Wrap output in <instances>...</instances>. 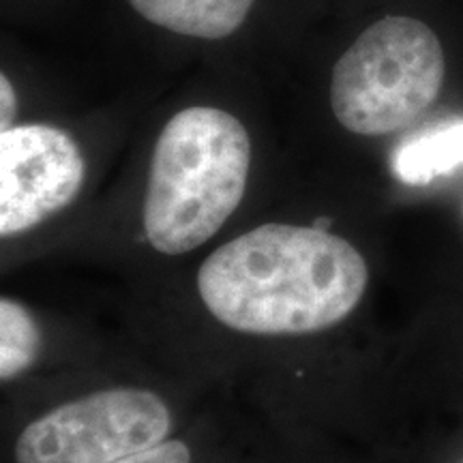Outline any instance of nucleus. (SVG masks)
<instances>
[{"label":"nucleus","instance_id":"1a4fd4ad","mask_svg":"<svg viewBox=\"0 0 463 463\" xmlns=\"http://www.w3.org/2000/svg\"><path fill=\"white\" fill-rule=\"evenodd\" d=\"M114 463H191V449L181 439H165L157 447Z\"/></svg>","mask_w":463,"mask_h":463},{"label":"nucleus","instance_id":"9d476101","mask_svg":"<svg viewBox=\"0 0 463 463\" xmlns=\"http://www.w3.org/2000/svg\"><path fill=\"white\" fill-rule=\"evenodd\" d=\"M0 109H3V116H0V125H3V131H7L14 127L15 112H17V101H15V90L11 86L7 75L0 78Z\"/></svg>","mask_w":463,"mask_h":463},{"label":"nucleus","instance_id":"7ed1b4c3","mask_svg":"<svg viewBox=\"0 0 463 463\" xmlns=\"http://www.w3.org/2000/svg\"><path fill=\"white\" fill-rule=\"evenodd\" d=\"M444 52L430 26L386 15L364 31L333 69L331 106L358 136H386L412 125L436 103Z\"/></svg>","mask_w":463,"mask_h":463},{"label":"nucleus","instance_id":"423d86ee","mask_svg":"<svg viewBox=\"0 0 463 463\" xmlns=\"http://www.w3.org/2000/svg\"><path fill=\"white\" fill-rule=\"evenodd\" d=\"M148 22L200 39H223L239 28L253 0H129Z\"/></svg>","mask_w":463,"mask_h":463},{"label":"nucleus","instance_id":"20e7f679","mask_svg":"<svg viewBox=\"0 0 463 463\" xmlns=\"http://www.w3.org/2000/svg\"><path fill=\"white\" fill-rule=\"evenodd\" d=\"M172 414L142 389H108L58 405L24 427L15 463H114L165 442Z\"/></svg>","mask_w":463,"mask_h":463},{"label":"nucleus","instance_id":"f257e3e1","mask_svg":"<svg viewBox=\"0 0 463 463\" xmlns=\"http://www.w3.org/2000/svg\"><path fill=\"white\" fill-rule=\"evenodd\" d=\"M369 269L337 234L266 223L204 260L198 292L213 317L247 335H311L345 320L364 297Z\"/></svg>","mask_w":463,"mask_h":463},{"label":"nucleus","instance_id":"6e6552de","mask_svg":"<svg viewBox=\"0 0 463 463\" xmlns=\"http://www.w3.org/2000/svg\"><path fill=\"white\" fill-rule=\"evenodd\" d=\"M42 352V328L14 298L0 300V380L9 382L33 367Z\"/></svg>","mask_w":463,"mask_h":463},{"label":"nucleus","instance_id":"0eeeda50","mask_svg":"<svg viewBox=\"0 0 463 463\" xmlns=\"http://www.w3.org/2000/svg\"><path fill=\"white\" fill-rule=\"evenodd\" d=\"M461 165L463 120H450L410 137L392 157V170L408 184H427Z\"/></svg>","mask_w":463,"mask_h":463},{"label":"nucleus","instance_id":"f03ea898","mask_svg":"<svg viewBox=\"0 0 463 463\" xmlns=\"http://www.w3.org/2000/svg\"><path fill=\"white\" fill-rule=\"evenodd\" d=\"M251 165L249 133L217 108L167 120L150 161L142 223L150 245L181 256L204 245L239 208Z\"/></svg>","mask_w":463,"mask_h":463},{"label":"nucleus","instance_id":"39448f33","mask_svg":"<svg viewBox=\"0 0 463 463\" xmlns=\"http://www.w3.org/2000/svg\"><path fill=\"white\" fill-rule=\"evenodd\" d=\"M84 181V159L65 131L22 125L0 133V234H24L69 206Z\"/></svg>","mask_w":463,"mask_h":463}]
</instances>
